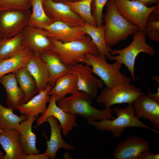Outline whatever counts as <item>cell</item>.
I'll use <instances>...</instances> for the list:
<instances>
[{
  "instance_id": "1",
  "label": "cell",
  "mask_w": 159,
  "mask_h": 159,
  "mask_svg": "<svg viewBox=\"0 0 159 159\" xmlns=\"http://www.w3.org/2000/svg\"><path fill=\"white\" fill-rule=\"evenodd\" d=\"M92 100L86 93L77 90L57 101V105L65 112L79 115L87 121L115 118L110 108L103 110L97 109L92 105Z\"/></svg>"
},
{
  "instance_id": "2",
  "label": "cell",
  "mask_w": 159,
  "mask_h": 159,
  "mask_svg": "<svg viewBox=\"0 0 159 159\" xmlns=\"http://www.w3.org/2000/svg\"><path fill=\"white\" fill-rule=\"evenodd\" d=\"M106 6V12L103 15L105 22V41L106 45L110 47L126 39L139 29L120 14L113 0H108Z\"/></svg>"
},
{
  "instance_id": "3",
  "label": "cell",
  "mask_w": 159,
  "mask_h": 159,
  "mask_svg": "<svg viewBox=\"0 0 159 159\" xmlns=\"http://www.w3.org/2000/svg\"><path fill=\"white\" fill-rule=\"evenodd\" d=\"M49 38L53 44L50 50L69 67L78 63L85 64L87 54H99L97 47L88 35L85 39L66 43Z\"/></svg>"
},
{
  "instance_id": "4",
  "label": "cell",
  "mask_w": 159,
  "mask_h": 159,
  "mask_svg": "<svg viewBox=\"0 0 159 159\" xmlns=\"http://www.w3.org/2000/svg\"><path fill=\"white\" fill-rule=\"evenodd\" d=\"M112 112L116 114L117 117L112 120L87 121V122L100 131H107L111 132L115 138L119 137L126 128L130 127L143 128L151 130L156 133L159 132L139 120L135 115L132 104H128L126 107L124 108H115Z\"/></svg>"
},
{
  "instance_id": "5",
  "label": "cell",
  "mask_w": 159,
  "mask_h": 159,
  "mask_svg": "<svg viewBox=\"0 0 159 159\" xmlns=\"http://www.w3.org/2000/svg\"><path fill=\"white\" fill-rule=\"evenodd\" d=\"M133 34L132 41L128 46L120 49H112L110 52L111 55L108 59L115 60L125 65L131 74L132 80L135 81V65L138 55L144 52L150 56H153L156 50L153 46L147 43L146 35L143 31L139 30Z\"/></svg>"
},
{
  "instance_id": "6",
  "label": "cell",
  "mask_w": 159,
  "mask_h": 159,
  "mask_svg": "<svg viewBox=\"0 0 159 159\" xmlns=\"http://www.w3.org/2000/svg\"><path fill=\"white\" fill-rule=\"evenodd\" d=\"M106 58L100 54L88 53L86 54L85 64L91 67L92 73L99 77L106 87H112L130 83L131 78L125 76L120 72L122 64L117 61L113 64H109Z\"/></svg>"
},
{
  "instance_id": "7",
  "label": "cell",
  "mask_w": 159,
  "mask_h": 159,
  "mask_svg": "<svg viewBox=\"0 0 159 159\" xmlns=\"http://www.w3.org/2000/svg\"><path fill=\"white\" fill-rule=\"evenodd\" d=\"M141 89L130 83L119 85L112 87H105L96 97L97 102L104 104L105 108L113 105L127 103L132 104L143 93Z\"/></svg>"
},
{
  "instance_id": "8",
  "label": "cell",
  "mask_w": 159,
  "mask_h": 159,
  "mask_svg": "<svg viewBox=\"0 0 159 159\" xmlns=\"http://www.w3.org/2000/svg\"><path fill=\"white\" fill-rule=\"evenodd\" d=\"M120 14L131 23L144 32L149 15L159 7V4L147 7L139 1L132 0H113Z\"/></svg>"
},
{
  "instance_id": "9",
  "label": "cell",
  "mask_w": 159,
  "mask_h": 159,
  "mask_svg": "<svg viewBox=\"0 0 159 159\" xmlns=\"http://www.w3.org/2000/svg\"><path fill=\"white\" fill-rule=\"evenodd\" d=\"M29 9L0 12V37L9 38L22 33L29 24Z\"/></svg>"
},
{
  "instance_id": "10",
  "label": "cell",
  "mask_w": 159,
  "mask_h": 159,
  "mask_svg": "<svg viewBox=\"0 0 159 159\" xmlns=\"http://www.w3.org/2000/svg\"><path fill=\"white\" fill-rule=\"evenodd\" d=\"M42 4L46 15L53 22H60L72 27L83 26L86 22L64 2L43 0Z\"/></svg>"
},
{
  "instance_id": "11",
  "label": "cell",
  "mask_w": 159,
  "mask_h": 159,
  "mask_svg": "<svg viewBox=\"0 0 159 159\" xmlns=\"http://www.w3.org/2000/svg\"><path fill=\"white\" fill-rule=\"evenodd\" d=\"M69 67L70 73L77 77V90L86 93L94 99L97 96L98 89L103 87L102 81L93 75L91 67L87 64L78 63Z\"/></svg>"
},
{
  "instance_id": "12",
  "label": "cell",
  "mask_w": 159,
  "mask_h": 159,
  "mask_svg": "<svg viewBox=\"0 0 159 159\" xmlns=\"http://www.w3.org/2000/svg\"><path fill=\"white\" fill-rule=\"evenodd\" d=\"M22 44L33 52L40 54L50 50L53 44L44 29L27 25L22 32Z\"/></svg>"
},
{
  "instance_id": "13",
  "label": "cell",
  "mask_w": 159,
  "mask_h": 159,
  "mask_svg": "<svg viewBox=\"0 0 159 159\" xmlns=\"http://www.w3.org/2000/svg\"><path fill=\"white\" fill-rule=\"evenodd\" d=\"M56 97L54 95H51L49 104L45 112L37 119L36 127L46 122L50 116L55 117L59 122L64 135H67L74 127L77 126L76 121V115L67 113L56 104Z\"/></svg>"
},
{
  "instance_id": "14",
  "label": "cell",
  "mask_w": 159,
  "mask_h": 159,
  "mask_svg": "<svg viewBox=\"0 0 159 159\" xmlns=\"http://www.w3.org/2000/svg\"><path fill=\"white\" fill-rule=\"evenodd\" d=\"M150 150L147 140L141 137L130 136L117 145L113 156L115 159H137L141 153Z\"/></svg>"
},
{
  "instance_id": "15",
  "label": "cell",
  "mask_w": 159,
  "mask_h": 159,
  "mask_svg": "<svg viewBox=\"0 0 159 159\" xmlns=\"http://www.w3.org/2000/svg\"><path fill=\"white\" fill-rule=\"evenodd\" d=\"M135 115L148 120L155 128H159V102L143 93L132 103Z\"/></svg>"
},
{
  "instance_id": "16",
  "label": "cell",
  "mask_w": 159,
  "mask_h": 159,
  "mask_svg": "<svg viewBox=\"0 0 159 159\" xmlns=\"http://www.w3.org/2000/svg\"><path fill=\"white\" fill-rule=\"evenodd\" d=\"M44 29L48 32L49 37L63 43L83 40L87 35L82 26L72 27L58 21L54 22Z\"/></svg>"
},
{
  "instance_id": "17",
  "label": "cell",
  "mask_w": 159,
  "mask_h": 159,
  "mask_svg": "<svg viewBox=\"0 0 159 159\" xmlns=\"http://www.w3.org/2000/svg\"><path fill=\"white\" fill-rule=\"evenodd\" d=\"M54 86L48 84L45 89L41 90L28 102L20 105L17 110L21 114L24 115L27 119L38 116L40 114H43L47 108V104L50 100L49 92Z\"/></svg>"
},
{
  "instance_id": "18",
  "label": "cell",
  "mask_w": 159,
  "mask_h": 159,
  "mask_svg": "<svg viewBox=\"0 0 159 159\" xmlns=\"http://www.w3.org/2000/svg\"><path fill=\"white\" fill-rule=\"evenodd\" d=\"M49 123L51 129L49 140H47V147L45 153L49 158L54 159L58 150L62 148L69 151L73 150L74 148L66 143L62 138L61 134V127L58 120L54 117L50 116L46 122Z\"/></svg>"
},
{
  "instance_id": "19",
  "label": "cell",
  "mask_w": 159,
  "mask_h": 159,
  "mask_svg": "<svg viewBox=\"0 0 159 159\" xmlns=\"http://www.w3.org/2000/svg\"><path fill=\"white\" fill-rule=\"evenodd\" d=\"M0 83L4 87L6 93V104L8 107L16 110L19 106L24 103V93L19 86L14 73L1 77Z\"/></svg>"
},
{
  "instance_id": "20",
  "label": "cell",
  "mask_w": 159,
  "mask_h": 159,
  "mask_svg": "<svg viewBox=\"0 0 159 159\" xmlns=\"http://www.w3.org/2000/svg\"><path fill=\"white\" fill-rule=\"evenodd\" d=\"M17 130L3 131L0 134V144L5 152L4 159H24L26 155L19 142Z\"/></svg>"
},
{
  "instance_id": "21",
  "label": "cell",
  "mask_w": 159,
  "mask_h": 159,
  "mask_svg": "<svg viewBox=\"0 0 159 159\" xmlns=\"http://www.w3.org/2000/svg\"><path fill=\"white\" fill-rule=\"evenodd\" d=\"M38 116L32 117L20 123L17 130L20 134L21 147L26 155L39 154L40 150L36 147V137L32 130L34 122Z\"/></svg>"
},
{
  "instance_id": "22",
  "label": "cell",
  "mask_w": 159,
  "mask_h": 159,
  "mask_svg": "<svg viewBox=\"0 0 159 159\" xmlns=\"http://www.w3.org/2000/svg\"><path fill=\"white\" fill-rule=\"evenodd\" d=\"M26 67L36 81L38 93L45 89L48 84L49 74L40 54L33 52Z\"/></svg>"
},
{
  "instance_id": "23",
  "label": "cell",
  "mask_w": 159,
  "mask_h": 159,
  "mask_svg": "<svg viewBox=\"0 0 159 159\" xmlns=\"http://www.w3.org/2000/svg\"><path fill=\"white\" fill-rule=\"evenodd\" d=\"M40 55L45 62L49 71L48 84L54 85L59 79L70 73V67L64 64L51 51H46Z\"/></svg>"
},
{
  "instance_id": "24",
  "label": "cell",
  "mask_w": 159,
  "mask_h": 159,
  "mask_svg": "<svg viewBox=\"0 0 159 159\" xmlns=\"http://www.w3.org/2000/svg\"><path fill=\"white\" fill-rule=\"evenodd\" d=\"M33 52L26 47L14 56L0 60V78L7 74L14 73L19 69L26 67Z\"/></svg>"
},
{
  "instance_id": "25",
  "label": "cell",
  "mask_w": 159,
  "mask_h": 159,
  "mask_svg": "<svg viewBox=\"0 0 159 159\" xmlns=\"http://www.w3.org/2000/svg\"><path fill=\"white\" fill-rule=\"evenodd\" d=\"M82 30L91 38L96 45L99 54L108 58L111 55L112 49L107 46L105 41V32L104 25L98 27L86 22L82 26Z\"/></svg>"
},
{
  "instance_id": "26",
  "label": "cell",
  "mask_w": 159,
  "mask_h": 159,
  "mask_svg": "<svg viewBox=\"0 0 159 159\" xmlns=\"http://www.w3.org/2000/svg\"><path fill=\"white\" fill-rule=\"evenodd\" d=\"M77 90V79L72 73L67 74L59 79L49 92V95H54L57 101Z\"/></svg>"
},
{
  "instance_id": "27",
  "label": "cell",
  "mask_w": 159,
  "mask_h": 159,
  "mask_svg": "<svg viewBox=\"0 0 159 159\" xmlns=\"http://www.w3.org/2000/svg\"><path fill=\"white\" fill-rule=\"evenodd\" d=\"M14 73L20 88L24 93L25 103L38 93L36 81L26 67L19 69Z\"/></svg>"
},
{
  "instance_id": "28",
  "label": "cell",
  "mask_w": 159,
  "mask_h": 159,
  "mask_svg": "<svg viewBox=\"0 0 159 159\" xmlns=\"http://www.w3.org/2000/svg\"><path fill=\"white\" fill-rule=\"evenodd\" d=\"M22 33L12 37L0 40V60L17 54L26 47L22 44Z\"/></svg>"
},
{
  "instance_id": "29",
  "label": "cell",
  "mask_w": 159,
  "mask_h": 159,
  "mask_svg": "<svg viewBox=\"0 0 159 159\" xmlns=\"http://www.w3.org/2000/svg\"><path fill=\"white\" fill-rule=\"evenodd\" d=\"M13 109L6 107L0 103V129L3 131L17 130L21 122L27 119L24 115L15 114Z\"/></svg>"
},
{
  "instance_id": "30",
  "label": "cell",
  "mask_w": 159,
  "mask_h": 159,
  "mask_svg": "<svg viewBox=\"0 0 159 159\" xmlns=\"http://www.w3.org/2000/svg\"><path fill=\"white\" fill-rule=\"evenodd\" d=\"M43 0H31L32 11L28 24L44 28L53 22L46 15L43 6Z\"/></svg>"
},
{
  "instance_id": "31",
  "label": "cell",
  "mask_w": 159,
  "mask_h": 159,
  "mask_svg": "<svg viewBox=\"0 0 159 159\" xmlns=\"http://www.w3.org/2000/svg\"><path fill=\"white\" fill-rule=\"evenodd\" d=\"M92 0H81L76 1L64 2L75 13L84 19L88 24L97 26L96 21L91 13Z\"/></svg>"
},
{
  "instance_id": "32",
  "label": "cell",
  "mask_w": 159,
  "mask_h": 159,
  "mask_svg": "<svg viewBox=\"0 0 159 159\" xmlns=\"http://www.w3.org/2000/svg\"><path fill=\"white\" fill-rule=\"evenodd\" d=\"M144 33L150 40L159 41V7L151 12L147 17Z\"/></svg>"
},
{
  "instance_id": "33",
  "label": "cell",
  "mask_w": 159,
  "mask_h": 159,
  "mask_svg": "<svg viewBox=\"0 0 159 159\" xmlns=\"http://www.w3.org/2000/svg\"><path fill=\"white\" fill-rule=\"evenodd\" d=\"M31 0H0V12L29 9Z\"/></svg>"
},
{
  "instance_id": "34",
  "label": "cell",
  "mask_w": 159,
  "mask_h": 159,
  "mask_svg": "<svg viewBox=\"0 0 159 159\" xmlns=\"http://www.w3.org/2000/svg\"><path fill=\"white\" fill-rule=\"evenodd\" d=\"M108 0H92L91 4L92 15L95 19L97 26L103 25V11Z\"/></svg>"
},
{
  "instance_id": "35",
  "label": "cell",
  "mask_w": 159,
  "mask_h": 159,
  "mask_svg": "<svg viewBox=\"0 0 159 159\" xmlns=\"http://www.w3.org/2000/svg\"><path fill=\"white\" fill-rule=\"evenodd\" d=\"M159 154H153L150 150L144 151L141 153L137 159H159Z\"/></svg>"
},
{
  "instance_id": "36",
  "label": "cell",
  "mask_w": 159,
  "mask_h": 159,
  "mask_svg": "<svg viewBox=\"0 0 159 159\" xmlns=\"http://www.w3.org/2000/svg\"><path fill=\"white\" fill-rule=\"evenodd\" d=\"M49 158L45 153L40 154H29L25 155L24 159H48Z\"/></svg>"
},
{
  "instance_id": "37",
  "label": "cell",
  "mask_w": 159,
  "mask_h": 159,
  "mask_svg": "<svg viewBox=\"0 0 159 159\" xmlns=\"http://www.w3.org/2000/svg\"><path fill=\"white\" fill-rule=\"evenodd\" d=\"M137 1L147 7H150L159 4V0H132Z\"/></svg>"
},
{
  "instance_id": "38",
  "label": "cell",
  "mask_w": 159,
  "mask_h": 159,
  "mask_svg": "<svg viewBox=\"0 0 159 159\" xmlns=\"http://www.w3.org/2000/svg\"><path fill=\"white\" fill-rule=\"evenodd\" d=\"M148 95L154 100L159 102V87H158L157 89V93H153L149 91Z\"/></svg>"
},
{
  "instance_id": "39",
  "label": "cell",
  "mask_w": 159,
  "mask_h": 159,
  "mask_svg": "<svg viewBox=\"0 0 159 159\" xmlns=\"http://www.w3.org/2000/svg\"><path fill=\"white\" fill-rule=\"evenodd\" d=\"M4 155L3 153L0 149V159H4Z\"/></svg>"
},
{
  "instance_id": "40",
  "label": "cell",
  "mask_w": 159,
  "mask_h": 159,
  "mask_svg": "<svg viewBox=\"0 0 159 159\" xmlns=\"http://www.w3.org/2000/svg\"><path fill=\"white\" fill-rule=\"evenodd\" d=\"M54 1L57 2H64L66 1V0H54Z\"/></svg>"
},
{
  "instance_id": "41",
  "label": "cell",
  "mask_w": 159,
  "mask_h": 159,
  "mask_svg": "<svg viewBox=\"0 0 159 159\" xmlns=\"http://www.w3.org/2000/svg\"><path fill=\"white\" fill-rule=\"evenodd\" d=\"M81 0H66L65 1H79Z\"/></svg>"
},
{
  "instance_id": "42",
  "label": "cell",
  "mask_w": 159,
  "mask_h": 159,
  "mask_svg": "<svg viewBox=\"0 0 159 159\" xmlns=\"http://www.w3.org/2000/svg\"><path fill=\"white\" fill-rule=\"evenodd\" d=\"M3 132V130L0 129V134Z\"/></svg>"
},
{
  "instance_id": "43",
  "label": "cell",
  "mask_w": 159,
  "mask_h": 159,
  "mask_svg": "<svg viewBox=\"0 0 159 159\" xmlns=\"http://www.w3.org/2000/svg\"><path fill=\"white\" fill-rule=\"evenodd\" d=\"M1 39V37H0V40Z\"/></svg>"
},
{
  "instance_id": "44",
  "label": "cell",
  "mask_w": 159,
  "mask_h": 159,
  "mask_svg": "<svg viewBox=\"0 0 159 159\" xmlns=\"http://www.w3.org/2000/svg\"></svg>"
}]
</instances>
